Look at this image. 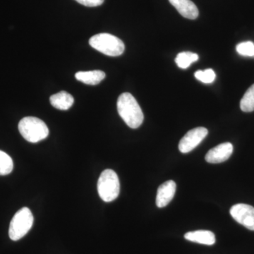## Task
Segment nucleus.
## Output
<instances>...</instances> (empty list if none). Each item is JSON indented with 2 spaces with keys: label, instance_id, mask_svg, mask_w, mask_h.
<instances>
[{
  "label": "nucleus",
  "instance_id": "nucleus-5",
  "mask_svg": "<svg viewBox=\"0 0 254 254\" xmlns=\"http://www.w3.org/2000/svg\"><path fill=\"white\" fill-rule=\"evenodd\" d=\"M33 215L29 208L20 209L10 222L9 236L13 241L23 238L31 230L33 224Z\"/></svg>",
  "mask_w": 254,
  "mask_h": 254
},
{
  "label": "nucleus",
  "instance_id": "nucleus-12",
  "mask_svg": "<svg viewBox=\"0 0 254 254\" xmlns=\"http://www.w3.org/2000/svg\"><path fill=\"white\" fill-rule=\"evenodd\" d=\"M50 103L56 109L67 110L74 103L72 95L66 91H60L52 95L50 98Z\"/></svg>",
  "mask_w": 254,
  "mask_h": 254
},
{
  "label": "nucleus",
  "instance_id": "nucleus-15",
  "mask_svg": "<svg viewBox=\"0 0 254 254\" xmlns=\"http://www.w3.org/2000/svg\"><path fill=\"white\" fill-rule=\"evenodd\" d=\"M240 108L245 113L254 111V84L247 90L241 100Z\"/></svg>",
  "mask_w": 254,
  "mask_h": 254
},
{
  "label": "nucleus",
  "instance_id": "nucleus-3",
  "mask_svg": "<svg viewBox=\"0 0 254 254\" xmlns=\"http://www.w3.org/2000/svg\"><path fill=\"white\" fill-rule=\"evenodd\" d=\"M89 44L100 53L110 57L120 56L123 54L125 50L123 42L110 33L95 35L90 38Z\"/></svg>",
  "mask_w": 254,
  "mask_h": 254
},
{
  "label": "nucleus",
  "instance_id": "nucleus-18",
  "mask_svg": "<svg viewBox=\"0 0 254 254\" xmlns=\"http://www.w3.org/2000/svg\"><path fill=\"white\" fill-rule=\"evenodd\" d=\"M237 53L245 57H254V43L252 41H246L237 45Z\"/></svg>",
  "mask_w": 254,
  "mask_h": 254
},
{
  "label": "nucleus",
  "instance_id": "nucleus-6",
  "mask_svg": "<svg viewBox=\"0 0 254 254\" xmlns=\"http://www.w3.org/2000/svg\"><path fill=\"white\" fill-rule=\"evenodd\" d=\"M208 133V129L204 127H197L190 129L180 140L179 150L182 153H190L201 143Z\"/></svg>",
  "mask_w": 254,
  "mask_h": 254
},
{
  "label": "nucleus",
  "instance_id": "nucleus-9",
  "mask_svg": "<svg viewBox=\"0 0 254 254\" xmlns=\"http://www.w3.org/2000/svg\"><path fill=\"white\" fill-rule=\"evenodd\" d=\"M177 185L173 180H168L159 187L156 196V205L162 208L171 202L176 193Z\"/></svg>",
  "mask_w": 254,
  "mask_h": 254
},
{
  "label": "nucleus",
  "instance_id": "nucleus-1",
  "mask_svg": "<svg viewBox=\"0 0 254 254\" xmlns=\"http://www.w3.org/2000/svg\"><path fill=\"white\" fill-rule=\"evenodd\" d=\"M119 115L131 128H138L143 122V112L138 102L129 93H124L118 100Z\"/></svg>",
  "mask_w": 254,
  "mask_h": 254
},
{
  "label": "nucleus",
  "instance_id": "nucleus-4",
  "mask_svg": "<svg viewBox=\"0 0 254 254\" xmlns=\"http://www.w3.org/2000/svg\"><path fill=\"white\" fill-rule=\"evenodd\" d=\"M120 184L118 175L113 170L107 169L101 173L98 181V191L105 202H111L120 195Z\"/></svg>",
  "mask_w": 254,
  "mask_h": 254
},
{
  "label": "nucleus",
  "instance_id": "nucleus-14",
  "mask_svg": "<svg viewBox=\"0 0 254 254\" xmlns=\"http://www.w3.org/2000/svg\"><path fill=\"white\" fill-rule=\"evenodd\" d=\"M198 58L199 57L195 53L191 52H182L177 55L175 63L179 67L185 69L188 68L192 63L198 60Z\"/></svg>",
  "mask_w": 254,
  "mask_h": 254
},
{
  "label": "nucleus",
  "instance_id": "nucleus-13",
  "mask_svg": "<svg viewBox=\"0 0 254 254\" xmlns=\"http://www.w3.org/2000/svg\"><path fill=\"white\" fill-rule=\"evenodd\" d=\"M75 77L78 81L87 85H97L103 81L105 77L104 71L100 70L93 71H78L75 74Z\"/></svg>",
  "mask_w": 254,
  "mask_h": 254
},
{
  "label": "nucleus",
  "instance_id": "nucleus-10",
  "mask_svg": "<svg viewBox=\"0 0 254 254\" xmlns=\"http://www.w3.org/2000/svg\"><path fill=\"white\" fill-rule=\"evenodd\" d=\"M169 1L183 17L193 20L199 14L198 8L190 0H169Z\"/></svg>",
  "mask_w": 254,
  "mask_h": 254
},
{
  "label": "nucleus",
  "instance_id": "nucleus-2",
  "mask_svg": "<svg viewBox=\"0 0 254 254\" xmlns=\"http://www.w3.org/2000/svg\"><path fill=\"white\" fill-rule=\"evenodd\" d=\"M18 130L21 136L28 142L38 143L49 134L46 124L34 117H26L18 123Z\"/></svg>",
  "mask_w": 254,
  "mask_h": 254
},
{
  "label": "nucleus",
  "instance_id": "nucleus-7",
  "mask_svg": "<svg viewBox=\"0 0 254 254\" xmlns=\"http://www.w3.org/2000/svg\"><path fill=\"white\" fill-rule=\"evenodd\" d=\"M232 218L246 228L254 231V208L245 203H238L230 209Z\"/></svg>",
  "mask_w": 254,
  "mask_h": 254
},
{
  "label": "nucleus",
  "instance_id": "nucleus-19",
  "mask_svg": "<svg viewBox=\"0 0 254 254\" xmlns=\"http://www.w3.org/2000/svg\"><path fill=\"white\" fill-rule=\"evenodd\" d=\"M76 1L79 4L84 5V6L95 7V6H98L103 4L105 0H76Z\"/></svg>",
  "mask_w": 254,
  "mask_h": 254
},
{
  "label": "nucleus",
  "instance_id": "nucleus-8",
  "mask_svg": "<svg viewBox=\"0 0 254 254\" xmlns=\"http://www.w3.org/2000/svg\"><path fill=\"white\" fill-rule=\"evenodd\" d=\"M233 153V145L231 143H221L209 150L205 155L207 163L211 164L221 163L226 161Z\"/></svg>",
  "mask_w": 254,
  "mask_h": 254
},
{
  "label": "nucleus",
  "instance_id": "nucleus-16",
  "mask_svg": "<svg viewBox=\"0 0 254 254\" xmlns=\"http://www.w3.org/2000/svg\"><path fill=\"white\" fill-rule=\"evenodd\" d=\"M14 163L12 159L5 152L0 150V175H7L12 172Z\"/></svg>",
  "mask_w": 254,
  "mask_h": 254
},
{
  "label": "nucleus",
  "instance_id": "nucleus-11",
  "mask_svg": "<svg viewBox=\"0 0 254 254\" xmlns=\"http://www.w3.org/2000/svg\"><path fill=\"white\" fill-rule=\"evenodd\" d=\"M185 238L190 242L208 246L213 245L216 242L213 232L208 230L189 232L185 234Z\"/></svg>",
  "mask_w": 254,
  "mask_h": 254
},
{
  "label": "nucleus",
  "instance_id": "nucleus-17",
  "mask_svg": "<svg viewBox=\"0 0 254 254\" xmlns=\"http://www.w3.org/2000/svg\"><path fill=\"white\" fill-rule=\"evenodd\" d=\"M195 78L204 83H212L215 81L216 75L212 68L205 70H198L194 73Z\"/></svg>",
  "mask_w": 254,
  "mask_h": 254
}]
</instances>
